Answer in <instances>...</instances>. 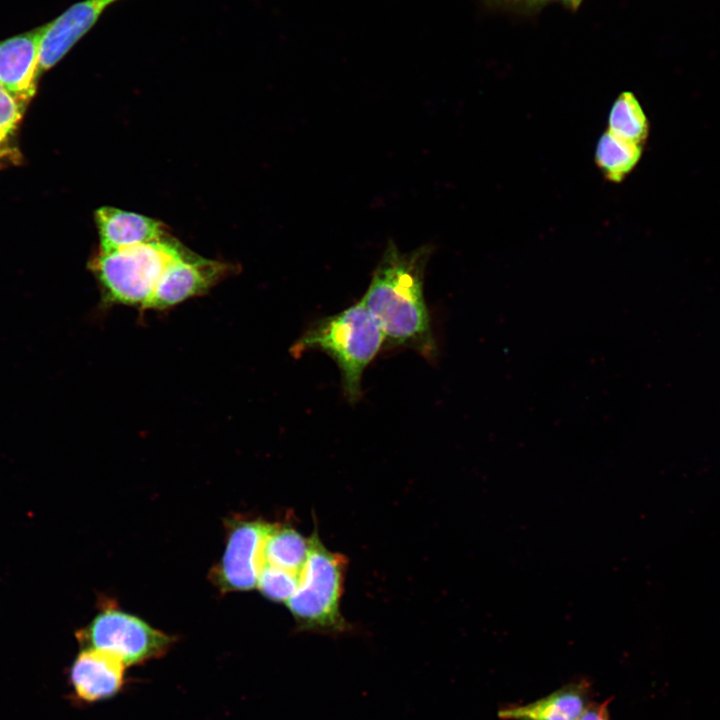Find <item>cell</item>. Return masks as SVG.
<instances>
[{"label": "cell", "mask_w": 720, "mask_h": 720, "mask_svg": "<svg viewBox=\"0 0 720 720\" xmlns=\"http://www.w3.org/2000/svg\"><path fill=\"white\" fill-rule=\"evenodd\" d=\"M431 252L430 245L402 252L390 240L361 299L385 343L411 348L428 360L438 354L424 296V274Z\"/></svg>", "instance_id": "6da1fadb"}, {"label": "cell", "mask_w": 720, "mask_h": 720, "mask_svg": "<svg viewBox=\"0 0 720 720\" xmlns=\"http://www.w3.org/2000/svg\"><path fill=\"white\" fill-rule=\"evenodd\" d=\"M384 343L383 333L360 300L339 313L313 322L290 351L295 357L309 350L330 356L340 370L346 399L355 403L362 394L364 370Z\"/></svg>", "instance_id": "7a4b0ae2"}, {"label": "cell", "mask_w": 720, "mask_h": 720, "mask_svg": "<svg viewBox=\"0 0 720 720\" xmlns=\"http://www.w3.org/2000/svg\"><path fill=\"white\" fill-rule=\"evenodd\" d=\"M187 248L169 235L164 238L101 252L90 263L104 304L145 309L166 268Z\"/></svg>", "instance_id": "3957f363"}, {"label": "cell", "mask_w": 720, "mask_h": 720, "mask_svg": "<svg viewBox=\"0 0 720 720\" xmlns=\"http://www.w3.org/2000/svg\"><path fill=\"white\" fill-rule=\"evenodd\" d=\"M346 560L329 551L317 532L309 538V553L297 590L286 602L298 630L338 635L348 630L340 614Z\"/></svg>", "instance_id": "277c9868"}, {"label": "cell", "mask_w": 720, "mask_h": 720, "mask_svg": "<svg viewBox=\"0 0 720 720\" xmlns=\"http://www.w3.org/2000/svg\"><path fill=\"white\" fill-rule=\"evenodd\" d=\"M78 640L84 649L110 653L126 666L142 664L164 655L174 641L142 619L116 609L98 614L78 632Z\"/></svg>", "instance_id": "5b68a950"}, {"label": "cell", "mask_w": 720, "mask_h": 720, "mask_svg": "<svg viewBox=\"0 0 720 720\" xmlns=\"http://www.w3.org/2000/svg\"><path fill=\"white\" fill-rule=\"evenodd\" d=\"M273 527L262 520L232 521L223 557L212 574L222 591H247L257 586L264 544Z\"/></svg>", "instance_id": "8992f818"}, {"label": "cell", "mask_w": 720, "mask_h": 720, "mask_svg": "<svg viewBox=\"0 0 720 720\" xmlns=\"http://www.w3.org/2000/svg\"><path fill=\"white\" fill-rule=\"evenodd\" d=\"M231 272V265L187 249L166 268L145 309L164 310L201 296Z\"/></svg>", "instance_id": "52a82bcc"}, {"label": "cell", "mask_w": 720, "mask_h": 720, "mask_svg": "<svg viewBox=\"0 0 720 720\" xmlns=\"http://www.w3.org/2000/svg\"><path fill=\"white\" fill-rule=\"evenodd\" d=\"M120 0H84L46 23L40 41L39 73L56 65L96 24L102 13Z\"/></svg>", "instance_id": "ba28073f"}, {"label": "cell", "mask_w": 720, "mask_h": 720, "mask_svg": "<svg viewBox=\"0 0 720 720\" xmlns=\"http://www.w3.org/2000/svg\"><path fill=\"white\" fill-rule=\"evenodd\" d=\"M44 26L0 42V84L21 105L34 96Z\"/></svg>", "instance_id": "9c48e42d"}, {"label": "cell", "mask_w": 720, "mask_h": 720, "mask_svg": "<svg viewBox=\"0 0 720 720\" xmlns=\"http://www.w3.org/2000/svg\"><path fill=\"white\" fill-rule=\"evenodd\" d=\"M125 667L120 659L105 651L82 650L69 672L74 695L85 703L111 699L125 684Z\"/></svg>", "instance_id": "30bf717a"}, {"label": "cell", "mask_w": 720, "mask_h": 720, "mask_svg": "<svg viewBox=\"0 0 720 720\" xmlns=\"http://www.w3.org/2000/svg\"><path fill=\"white\" fill-rule=\"evenodd\" d=\"M591 686L573 681L525 704H509L498 710L503 720H577L589 706Z\"/></svg>", "instance_id": "8fae6325"}, {"label": "cell", "mask_w": 720, "mask_h": 720, "mask_svg": "<svg viewBox=\"0 0 720 720\" xmlns=\"http://www.w3.org/2000/svg\"><path fill=\"white\" fill-rule=\"evenodd\" d=\"M95 218L101 252L149 243L167 236L163 224L137 213L102 207L96 211Z\"/></svg>", "instance_id": "7c38bea8"}, {"label": "cell", "mask_w": 720, "mask_h": 720, "mask_svg": "<svg viewBox=\"0 0 720 720\" xmlns=\"http://www.w3.org/2000/svg\"><path fill=\"white\" fill-rule=\"evenodd\" d=\"M642 145L619 138L608 130L598 139L594 159L603 176L620 183L638 164Z\"/></svg>", "instance_id": "4fadbf2b"}, {"label": "cell", "mask_w": 720, "mask_h": 720, "mask_svg": "<svg viewBox=\"0 0 720 720\" xmlns=\"http://www.w3.org/2000/svg\"><path fill=\"white\" fill-rule=\"evenodd\" d=\"M309 553V539L290 526L274 524L263 550L264 563L301 575Z\"/></svg>", "instance_id": "5bb4252c"}, {"label": "cell", "mask_w": 720, "mask_h": 720, "mask_svg": "<svg viewBox=\"0 0 720 720\" xmlns=\"http://www.w3.org/2000/svg\"><path fill=\"white\" fill-rule=\"evenodd\" d=\"M608 131L624 140L643 144L649 132L645 112L632 92H622L608 115Z\"/></svg>", "instance_id": "9a60e30c"}, {"label": "cell", "mask_w": 720, "mask_h": 720, "mask_svg": "<svg viewBox=\"0 0 720 720\" xmlns=\"http://www.w3.org/2000/svg\"><path fill=\"white\" fill-rule=\"evenodd\" d=\"M300 576L283 568L264 563L257 581L263 596L274 602H287L298 588Z\"/></svg>", "instance_id": "2e32d148"}, {"label": "cell", "mask_w": 720, "mask_h": 720, "mask_svg": "<svg viewBox=\"0 0 720 720\" xmlns=\"http://www.w3.org/2000/svg\"><path fill=\"white\" fill-rule=\"evenodd\" d=\"M23 111L24 106L0 84V142H6L14 132Z\"/></svg>", "instance_id": "e0dca14e"}, {"label": "cell", "mask_w": 720, "mask_h": 720, "mask_svg": "<svg viewBox=\"0 0 720 720\" xmlns=\"http://www.w3.org/2000/svg\"><path fill=\"white\" fill-rule=\"evenodd\" d=\"M609 703L610 700L591 702L577 720H610Z\"/></svg>", "instance_id": "ac0fdd59"}, {"label": "cell", "mask_w": 720, "mask_h": 720, "mask_svg": "<svg viewBox=\"0 0 720 720\" xmlns=\"http://www.w3.org/2000/svg\"><path fill=\"white\" fill-rule=\"evenodd\" d=\"M512 3H523V4H530V5H536L539 3H545L548 1H559L562 2L572 8H577L578 5L581 3L582 0H505Z\"/></svg>", "instance_id": "d6986e66"}, {"label": "cell", "mask_w": 720, "mask_h": 720, "mask_svg": "<svg viewBox=\"0 0 720 720\" xmlns=\"http://www.w3.org/2000/svg\"><path fill=\"white\" fill-rule=\"evenodd\" d=\"M14 154L15 151L6 142H0V167L9 160H15Z\"/></svg>", "instance_id": "ffe728a7"}]
</instances>
